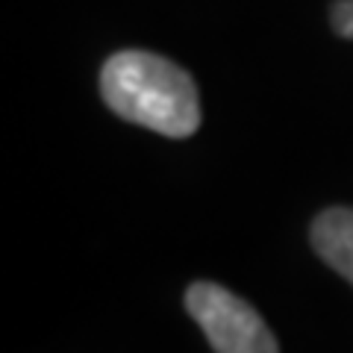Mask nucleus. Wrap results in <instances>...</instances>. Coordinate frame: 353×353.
<instances>
[{"label": "nucleus", "instance_id": "1", "mask_svg": "<svg viewBox=\"0 0 353 353\" xmlns=\"http://www.w3.org/2000/svg\"><path fill=\"white\" fill-rule=\"evenodd\" d=\"M101 94L115 115L168 139L192 136L203 118L189 71L148 50L109 57L101 71Z\"/></svg>", "mask_w": 353, "mask_h": 353}, {"label": "nucleus", "instance_id": "2", "mask_svg": "<svg viewBox=\"0 0 353 353\" xmlns=\"http://www.w3.org/2000/svg\"><path fill=\"white\" fill-rule=\"evenodd\" d=\"M185 309L206 333L218 353H277L280 345L265 327L259 312L224 285L192 283L185 292Z\"/></svg>", "mask_w": 353, "mask_h": 353}, {"label": "nucleus", "instance_id": "3", "mask_svg": "<svg viewBox=\"0 0 353 353\" xmlns=\"http://www.w3.org/2000/svg\"><path fill=\"white\" fill-rule=\"evenodd\" d=\"M312 248L353 285V209L330 206L312 221Z\"/></svg>", "mask_w": 353, "mask_h": 353}, {"label": "nucleus", "instance_id": "4", "mask_svg": "<svg viewBox=\"0 0 353 353\" xmlns=\"http://www.w3.org/2000/svg\"><path fill=\"white\" fill-rule=\"evenodd\" d=\"M333 30L341 39H353V0H336L333 3Z\"/></svg>", "mask_w": 353, "mask_h": 353}]
</instances>
